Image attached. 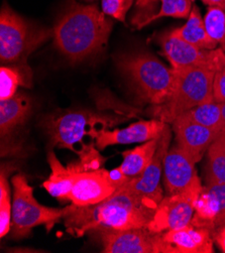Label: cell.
<instances>
[{
	"instance_id": "obj_2",
	"label": "cell",
	"mask_w": 225,
	"mask_h": 253,
	"mask_svg": "<svg viewBox=\"0 0 225 253\" xmlns=\"http://www.w3.org/2000/svg\"><path fill=\"white\" fill-rule=\"evenodd\" d=\"M105 15L95 5L68 0L53 29L59 52L73 64L102 52L112 31V21Z\"/></svg>"
},
{
	"instance_id": "obj_26",
	"label": "cell",
	"mask_w": 225,
	"mask_h": 253,
	"mask_svg": "<svg viewBox=\"0 0 225 253\" xmlns=\"http://www.w3.org/2000/svg\"><path fill=\"white\" fill-rule=\"evenodd\" d=\"M160 1L161 8L159 12L149 18L145 25L162 17L186 18L189 16L192 9L191 0H160Z\"/></svg>"
},
{
	"instance_id": "obj_7",
	"label": "cell",
	"mask_w": 225,
	"mask_h": 253,
	"mask_svg": "<svg viewBox=\"0 0 225 253\" xmlns=\"http://www.w3.org/2000/svg\"><path fill=\"white\" fill-rule=\"evenodd\" d=\"M11 184L13 187L10 229L12 238H26L35 227L40 225H45L49 231L64 218L65 208H49L39 203L34 196L33 187L30 186L24 174L13 175Z\"/></svg>"
},
{
	"instance_id": "obj_28",
	"label": "cell",
	"mask_w": 225,
	"mask_h": 253,
	"mask_svg": "<svg viewBox=\"0 0 225 253\" xmlns=\"http://www.w3.org/2000/svg\"><path fill=\"white\" fill-rule=\"evenodd\" d=\"M133 3L134 0H102V11L123 22Z\"/></svg>"
},
{
	"instance_id": "obj_4",
	"label": "cell",
	"mask_w": 225,
	"mask_h": 253,
	"mask_svg": "<svg viewBox=\"0 0 225 253\" xmlns=\"http://www.w3.org/2000/svg\"><path fill=\"white\" fill-rule=\"evenodd\" d=\"M129 118L120 112L70 110L54 115L46 122V129L54 146L67 148L80 157L95 146L100 131Z\"/></svg>"
},
{
	"instance_id": "obj_5",
	"label": "cell",
	"mask_w": 225,
	"mask_h": 253,
	"mask_svg": "<svg viewBox=\"0 0 225 253\" xmlns=\"http://www.w3.org/2000/svg\"><path fill=\"white\" fill-rule=\"evenodd\" d=\"M214 74V70L205 67L174 70L172 94L165 103L153 106V116L166 123H173L186 111L211 102Z\"/></svg>"
},
{
	"instance_id": "obj_24",
	"label": "cell",
	"mask_w": 225,
	"mask_h": 253,
	"mask_svg": "<svg viewBox=\"0 0 225 253\" xmlns=\"http://www.w3.org/2000/svg\"><path fill=\"white\" fill-rule=\"evenodd\" d=\"M32 75L26 74L19 67L2 66L0 69V100H7L17 93L19 86L30 87Z\"/></svg>"
},
{
	"instance_id": "obj_3",
	"label": "cell",
	"mask_w": 225,
	"mask_h": 253,
	"mask_svg": "<svg viewBox=\"0 0 225 253\" xmlns=\"http://www.w3.org/2000/svg\"><path fill=\"white\" fill-rule=\"evenodd\" d=\"M115 63L141 102L156 106L170 98L175 82L174 70L167 68L153 54L135 49L118 55Z\"/></svg>"
},
{
	"instance_id": "obj_30",
	"label": "cell",
	"mask_w": 225,
	"mask_h": 253,
	"mask_svg": "<svg viewBox=\"0 0 225 253\" xmlns=\"http://www.w3.org/2000/svg\"><path fill=\"white\" fill-rule=\"evenodd\" d=\"M108 174H109L110 182L112 183V185L115 187L116 190L118 188L122 187L124 184H127L132 179L131 176H128L127 174H124L122 172V170L119 169V167L112 170H109Z\"/></svg>"
},
{
	"instance_id": "obj_34",
	"label": "cell",
	"mask_w": 225,
	"mask_h": 253,
	"mask_svg": "<svg viewBox=\"0 0 225 253\" xmlns=\"http://www.w3.org/2000/svg\"><path fill=\"white\" fill-rule=\"evenodd\" d=\"M83 1H88V2H92V1H95V0H83Z\"/></svg>"
},
{
	"instance_id": "obj_12",
	"label": "cell",
	"mask_w": 225,
	"mask_h": 253,
	"mask_svg": "<svg viewBox=\"0 0 225 253\" xmlns=\"http://www.w3.org/2000/svg\"><path fill=\"white\" fill-rule=\"evenodd\" d=\"M109 170L99 169L83 170L75 174L74 185L70 195L71 204L79 207L92 206L110 197L115 187L109 180Z\"/></svg>"
},
{
	"instance_id": "obj_1",
	"label": "cell",
	"mask_w": 225,
	"mask_h": 253,
	"mask_svg": "<svg viewBox=\"0 0 225 253\" xmlns=\"http://www.w3.org/2000/svg\"><path fill=\"white\" fill-rule=\"evenodd\" d=\"M157 208L145 199L123 188L92 206L71 204L65 208L64 223L68 233L81 237L89 231L127 230L147 227Z\"/></svg>"
},
{
	"instance_id": "obj_15",
	"label": "cell",
	"mask_w": 225,
	"mask_h": 253,
	"mask_svg": "<svg viewBox=\"0 0 225 253\" xmlns=\"http://www.w3.org/2000/svg\"><path fill=\"white\" fill-rule=\"evenodd\" d=\"M196 163L177 144L172 147L164 160V183L169 195L183 192L197 178Z\"/></svg>"
},
{
	"instance_id": "obj_23",
	"label": "cell",
	"mask_w": 225,
	"mask_h": 253,
	"mask_svg": "<svg viewBox=\"0 0 225 253\" xmlns=\"http://www.w3.org/2000/svg\"><path fill=\"white\" fill-rule=\"evenodd\" d=\"M206 185L225 184V133L220 132L207 150Z\"/></svg>"
},
{
	"instance_id": "obj_17",
	"label": "cell",
	"mask_w": 225,
	"mask_h": 253,
	"mask_svg": "<svg viewBox=\"0 0 225 253\" xmlns=\"http://www.w3.org/2000/svg\"><path fill=\"white\" fill-rule=\"evenodd\" d=\"M162 235L164 240L172 245L175 253H212L214 251L211 232L192 224L166 231Z\"/></svg>"
},
{
	"instance_id": "obj_6",
	"label": "cell",
	"mask_w": 225,
	"mask_h": 253,
	"mask_svg": "<svg viewBox=\"0 0 225 253\" xmlns=\"http://www.w3.org/2000/svg\"><path fill=\"white\" fill-rule=\"evenodd\" d=\"M53 31L18 15L4 5L0 12V60L2 64L20 63L26 66L27 58L44 43Z\"/></svg>"
},
{
	"instance_id": "obj_22",
	"label": "cell",
	"mask_w": 225,
	"mask_h": 253,
	"mask_svg": "<svg viewBox=\"0 0 225 253\" xmlns=\"http://www.w3.org/2000/svg\"><path fill=\"white\" fill-rule=\"evenodd\" d=\"M175 121L194 123L205 126V127L221 131L222 129V104L214 102L204 103L196 106L182 115Z\"/></svg>"
},
{
	"instance_id": "obj_27",
	"label": "cell",
	"mask_w": 225,
	"mask_h": 253,
	"mask_svg": "<svg viewBox=\"0 0 225 253\" xmlns=\"http://www.w3.org/2000/svg\"><path fill=\"white\" fill-rule=\"evenodd\" d=\"M160 0H136L135 13L133 23L136 29L145 27L146 21L155 14V8Z\"/></svg>"
},
{
	"instance_id": "obj_11",
	"label": "cell",
	"mask_w": 225,
	"mask_h": 253,
	"mask_svg": "<svg viewBox=\"0 0 225 253\" xmlns=\"http://www.w3.org/2000/svg\"><path fill=\"white\" fill-rule=\"evenodd\" d=\"M170 138L171 130L167 124L166 128L161 134L159 146L152 163L149 164L143 172L134 176L127 184L120 187L145 199L157 209L164 199L160 181L164 169V160L169 151Z\"/></svg>"
},
{
	"instance_id": "obj_21",
	"label": "cell",
	"mask_w": 225,
	"mask_h": 253,
	"mask_svg": "<svg viewBox=\"0 0 225 253\" xmlns=\"http://www.w3.org/2000/svg\"><path fill=\"white\" fill-rule=\"evenodd\" d=\"M160 137L161 135L152 140L143 142V144L136 146L135 148L123 151V162L119 166L122 172L128 176H131V178L143 172L155 157L159 146Z\"/></svg>"
},
{
	"instance_id": "obj_14",
	"label": "cell",
	"mask_w": 225,
	"mask_h": 253,
	"mask_svg": "<svg viewBox=\"0 0 225 253\" xmlns=\"http://www.w3.org/2000/svg\"><path fill=\"white\" fill-rule=\"evenodd\" d=\"M168 123L160 119L141 120L131 124L123 129L101 130L95 140V146L102 150L107 146L116 144H132L136 142H146L159 137Z\"/></svg>"
},
{
	"instance_id": "obj_13",
	"label": "cell",
	"mask_w": 225,
	"mask_h": 253,
	"mask_svg": "<svg viewBox=\"0 0 225 253\" xmlns=\"http://www.w3.org/2000/svg\"><path fill=\"white\" fill-rule=\"evenodd\" d=\"M225 222V184H211L202 188L191 220L192 225L208 229L211 234Z\"/></svg>"
},
{
	"instance_id": "obj_33",
	"label": "cell",
	"mask_w": 225,
	"mask_h": 253,
	"mask_svg": "<svg viewBox=\"0 0 225 253\" xmlns=\"http://www.w3.org/2000/svg\"><path fill=\"white\" fill-rule=\"evenodd\" d=\"M220 132L225 133V103L222 104V129Z\"/></svg>"
},
{
	"instance_id": "obj_29",
	"label": "cell",
	"mask_w": 225,
	"mask_h": 253,
	"mask_svg": "<svg viewBox=\"0 0 225 253\" xmlns=\"http://www.w3.org/2000/svg\"><path fill=\"white\" fill-rule=\"evenodd\" d=\"M213 101L220 104L225 103V65L219 68L214 74Z\"/></svg>"
},
{
	"instance_id": "obj_9",
	"label": "cell",
	"mask_w": 225,
	"mask_h": 253,
	"mask_svg": "<svg viewBox=\"0 0 225 253\" xmlns=\"http://www.w3.org/2000/svg\"><path fill=\"white\" fill-rule=\"evenodd\" d=\"M158 42L172 69L205 67L215 72L225 65V52L222 48L203 49L197 47L175 35L173 30L163 33Z\"/></svg>"
},
{
	"instance_id": "obj_19",
	"label": "cell",
	"mask_w": 225,
	"mask_h": 253,
	"mask_svg": "<svg viewBox=\"0 0 225 253\" xmlns=\"http://www.w3.org/2000/svg\"><path fill=\"white\" fill-rule=\"evenodd\" d=\"M32 104L28 96L16 93L7 100H0V133L1 136L9 134L21 125L31 114Z\"/></svg>"
},
{
	"instance_id": "obj_10",
	"label": "cell",
	"mask_w": 225,
	"mask_h": 253,
	"mask_svg": "<svg viewBox=\"0 0 225 253\" xmlns=\"http://www.w3.org/2000/svg\"><path fill=\"white\" fill-rule=\"evenodd\" d=\"M105 253H175L162 233L149 231L147 227L127 230H98Z\"/></svg>"
},
{
	"instance_id": "obj_31",
	"label": "cell",
	"mask_w": 225,
	"mask_h": 253,
	"mask_svg": "<svg viewBox=\"0 0 225 253\" xmlns=\"http://www.w3.org/2000/svg\"><path fill=\"white\" fill-rule=\"evenodd\" d=\"M212 237L218 247L225 253V222L212 233Z\"/></svg>"
},
{
	"instance_id": "obj_8",
	"label": "cell",
	"mask_w": 225,
	"mask_h": 253,
	"mask_svg": "<svg viewBox=\"0 0 225 253\" xmlns=\"http://www.w3.org/2000/svg\"><path fill=\"white\" fill-rule=\"evenodd\" d=\"M202 188L197 176L183 192L165 197L147 225L148 230L154 233H164L189 225L195 212V203Z\"/></svg>"
},
{
	"instance_id": "obj_18",
	"label": "cell",
	"mask_w": 225,
	"mask_h": 253,
	"mask_svg": "<svg viewBox=\"0 0 225 253\" xmlns=\"http://www.w3.org/2000/svg\"><path fill=\"white\" fill-rule=\"evenodd\" d=\"M47 163L52 172L48 180L43 184V187L49 195L59 201H70L75 174L79 171H83L78 162L64 167L54 151L49 150L47 154Z\"/></svg>"
},
{
	"instance_id": "obj_25",
	"label": "cell",
	"mask_w": 225,
	"mask_h": 253,
	"mask_svg": "<svg viewBox=\"0 0 225 253\" xmlns=\"http://www.w3.org/2000/svg\"><path fill=\"white\" fill-rule=\"evenodd\" d=\"M204 24L209 37L225 52V9L209 6L204 17Z\"/></svg>"
},
{
	"instance_id": "obj_20",
	"label": "cell",
	"mask_w": 225,
	"mask_h": 253,
	"mask_svg": "<svg viewBox=\"0 0 225 253\" xmlns=\"http://www.w3.org/2000/svg\"><path fill=\"white\" fill-rule=\"evenodd\" d=\"M173 32L179 38L200 48L215 49L218 46L209 37L204 24V18L201 16L197 6L192 7L188 20L183 27L173 29Z\"/></svg>"
},
{
	"instance_id": "obj_16",
	"label": "cell",
	"mask_w": 225,
	"mask_h": 253,
	"mask_svg": "<svg viewBox=\"0 0 225 253\" xmlns=\"http://www.w3.org/2000/svg\"><path fill=\"white\" fill-rule=\"evenodd\" d=\"M176 144L197 164L202 160L220 131L194 123L174 121Z\"/></svg>"
},
{
	"instance_id": "obj_32",
	"label": "cell",
	"mask_w": 225,
	"mask_h": 253,
	"mask_svg": "<svg viewBox=\"0 0 225 253\" xmlns=\"http://www.w3.org/2000/svg\"><path fill=\"white\" fill-rule=\"evenodd\" d=\"M208 6H219L225 9V0H202Z\"/></svg>"
}]
</instances>
